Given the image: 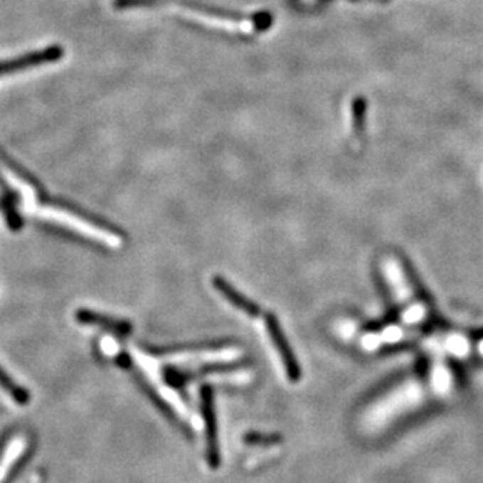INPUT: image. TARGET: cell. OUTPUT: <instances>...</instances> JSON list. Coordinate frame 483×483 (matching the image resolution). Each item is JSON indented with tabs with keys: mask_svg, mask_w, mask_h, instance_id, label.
Listing matches in <instances>:
<instances>
[{
	"mask_svg": "<svg viewBox=\"0 0 483 483\" xmlns=\"http://www.w3.org/2000/svg\"><path fill=\"white\" fill-rule=\"evenodd\" d=\"M117 10H133V8H152V10H169L184 14L193 21H199L211 28L233 31V33H250L253 30H263L271 19L266 14L240 16L225 11H218L215 8L203 6L201 4L185 2V0H115Z\"/></svg>",
	"mask_w": 483,
	"mask_h": 483,
	"instance_id": "1",
	"label": "cell"
},
{
	"mask_svg": "<svg viewBox=\"0 0 483 483\" xmlns=\"http://www.w3.org/2000/svg\"><path fill=\"white\" fill-rule=\"evenodd\" d=\"M26 210L30 213V215H33L39 219L52 221V223H55V224L65 225V227L70 228V230L77 232L78 235L85 236V238H90L92 241L105 244L107 248L117 249L122 244L121 236L115 233L113 230H110V228H105L102 225L92 224L91 221H88L86 218H83L80 215H75V213L68 211V210L61 208V207L35 203Z\"/></svg>",
	"mask_w": 483,
	"mask_h": 483,
	"instance_id": "2",
	"label": "cell"
},
{
	"mask_svg": "<svg viewBox=\"0 0 483 483\" xmlns=\"http://www.w3.org/2000/svg\"><path fill=\"white\" fill-rule=\"evenodd\" d=\"M241 351L236 347H219V349H196V351H181L171 352L164 355V361L177 366H186V364H213V363H227L241 357Z\"/></svg>",
	"mask_w": 483,
	"mask_h": 483,
	"instance_id": "3",
	"label": "cell"
},
{
	"mask_svg": "<svg viewBox=\"0 0 483 483\" xmlns=\"http://www.w3.org/2000/svg\"><path fill=\"white\" fill-rule=\"evenodd\" d=\"M63 57H65V49L60 46H51V47H46V49L43 51L28 52L26 55H21V57L18 58L0 61V77L14 74V73H18V70H23V69L49 65V63H57Z\"/></svg>",
	"mask_w": 483,
	"mask_h": 483,
	"instance_id": "4",
	"label": "cell"
},
{
	"mask_svg": "<svg viewBox=\"0 0 483 483\" xmlns=\"http://www.w3.org/2000/svg\"><path fill=\"white\" fill-rule=\"evenodd\" d=\"M266 329H267L269 336H271L272 339L277 352H279L280 355L285 369H287V376L290 377L291 382H299L300 377H302L300 366L294 357V354H292V351L290 349V344L287 341V338H285L283 335L279 322H277V319L272 314H269L266 318Z\"/></svg>",
	"mask_w": 483,
	"mask_h": 483,
	"instance_id": "5",
	"label": "cell"
},
{
	"mask_svg": "<svg viewBox=\"0 0 483 483\" xmlns=\"http://www.w3.org/2000/svg\"><path fill=\"white\" fill-rule=\"evenodd\" d=\"M202 408H203V419H205V427H207V455H208V463L213 468H216L221 460L219 455V445H218V437H216V419H215V411H213V399H211V391L210 388H203L202 391Z\"/></svg>",
	"mask_w": 483,
	"mask_h": 483,
	"instance_id": "6",
	"label": "cell"
},
{
	"mask_svg": "<svg viewBox=\"0 0 483 483\" xmlns=\"http://www.w3.org/2000/svg\"><path fill=\"white\" fill-rule=\"evenodd\" d=\"M27 438L22 437V435H16L6 442V446L0 452V483H5L6 479L10 477L14 466L18 465L19 458L27 450Z\"/></svg>",
	"mask_w": 483,
	"mask_h": 483,
	"instance_id": "7",
	"label": "cell"
},
{
	"mask_svg": "<svg viewBox=\"0 0 483 483\" xmlns=\"http://www.w3.org/2000/svg\"><path fill=\"white\" fill-rule=\"evenodd\" d=\"M215 288L228 300V302H230L233 307L238 308V310H241L243 313L249 314V316H258L260 314V308L253 302H250L248 297H244L241 292L236 291L227 280L221 279V277H216Z\"/></svg>",
	"mask_w": 483,
	"mask_h": 483,
	"instance_id": "8",
	"label": "cell"
},
{
	"mask_svg": "<svg viewBox=\"0 0 483 483\" xmlns=\"http://www.w3.org/2000/svg\"><path fill=\"white\" fill-rule=\"evenodd\" d=\"M77 319L83 322V324H91V326H100L104 329H108V330H112V331H115V334H120V335H127L132 330L130 324L127 321L113 319V318H110V316L97 314V313L90 312V310L78 312Z\"/></svg>",
	"mask_w": 483,
	"mask_h": 483,
	"instance_id": "9",
	"label": "cell"
},
{
	"mask_svg": "<svg viewBox=\"0 0 483 483\" xmlns=\"http://www.w3.org/2000/svg\"><path fill=\"white\" fill-rule=\"evenodd\" d=\"M0 388H2L5 393L10 394L11 399L14 402H18L19 405H26V403L28 402V393L16 385L2 369H0Z\"/></svg>",
	"mask_w": 483,
	"mask_h": 483,
	"instance_id": "10",
	"label": "cell"
},
{
	"mask_svg": "<svg viewBox=\"0 0 483 483\" xmlns=\"http://www.w3.org/2000/svg\"><path fill=\"white\" fill-rule=\"evenodd\" d=\"M248 442H277L280 441V438L277 437H260V435H250V437L245 438Z\"/></svg>",
	"mask_w": 483,
	"mask_h": 483,
	"instance_id": "11",
	"label": "cell"
}]
</instances>
